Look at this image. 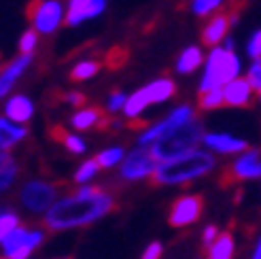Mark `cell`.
Wrapping results in <instances>:
<instances>
[{"instance_id":"6da1fadb","label":"cell","mask_w":261,"mask_h":259,"mask_svg":"<svg viewBox=\"0 0 261 259\" xmlns=\"http://www.w3.org/2000/svg\"><path fill=\"white\" fill-rule=\"evenodd\" d=\"M115 206V200L109 191L94 185H81L72 196L58 198L51 209L43 215L45 227L54 231H66L76 227H87L107 217Z\"/></svg>"},{"instance_id":"9c48e42d","label":"cell","mask_w":261,"mask_h":259,"mask_svg":"<svg viewBox=\"0 0 261 259\" xmlns=\"http://www.w3.org/2000/svg\"><path fill=\"white\" fill-rule=\"evenodd\" d=\"M191 119H195V111H193L189 105H180V107L172 109L164 119L155 121L153 125H149V127L142 130V132L138 134V145H147V147H149V145H153V142L158 140V138H162L166 132H170L172 127H176V125H180V123H187V121H191Z\"/></svg>"},{"instance_id":"f546056e","label":"cell","mask_w":261,"mask_h":259,"mask_svg":"<svg viewBox=\"0 0 261 259\" xmlns=\"http://www.w3.org/2000/svg\"><path fill=\"white\" fill-rule=\"evenodd\" d=\"M244 76H246V81L251 83V87L255 89V92H257V89H261V58L251 62V66L246 68Z\"/></svg>"},{"instance_id":"d4e9b609","label":"cell","mask_w":261,"mask_h":259,"mask_svg":"<svg viewBox=\"0 0 261 259\" xmlns=\"http://www.w3.org/2000/svg\"><path fill=\"white\" fill-rule=\"evenodd\" d=\"M123 155H125V151L121 147H109L96 155V162L100 168H115V166L121 164Z\"/></svg>"},{"instance_id":"8d00e7d4","label":"cell","mask_w":261,"mask_h":259,"mask_svg":"<svg viewBox=\"0 0 261 259\" xmlns=\"http://www.w3.org/2000/svg\"><path fill=\"white\" fill-rule=\"evenodd\" d=\"M66 102H68V105H72V107H81L83 102H85V98L79 92H68L66 94Z\"/></svg>"},{"instance_id":"60d3db41","label":"cell","mask_w":261,"mask_h":259,"mask_svg":"<svg viewBox=\"0 0 261 259\" xmlns=\"http://www.w3.org/2000/svg\"><path fill=\"white\" fill-rule=\"evenodd\" d=\"M25 259H30V257H25Z\"/></svg>"},{"instance_id":"603a6c76","label":"cell","mask_w":261,"mask_h":259,"mask_svg":"<svg viewBox=\"0 0 261 259\" xmlns=\"http://www.w3.org/2000/svg\"><path fill=\"white\" fill-rule=\"evenodd\" d=\"M102 121V113L94 107H87V109H81V111H76L72 117H70V125L74 130H91V127H96L98 123Z\"/></svg>"},{"instance_id":"2e32d148","label":"cell","mask_w":261,"mask_h":259,"mask_svg":"<svg viewBox=\"0 0 261 259\" xmlns=\"http://www.w3.org/2000/svg\"><path fill=\"white\" fill-rule=\"evenodd\" d=\"M30 64H32V54H21L19 58L13 60L9 66L3 68V72H0V100L11 94V89L15 87L19 76L28 70Z\"/></svg>"},{"instance_id":"74e56055","label":"cell","mask_w":261,"mask_h":259,"mask_svg":"<svg viewBox=\"0 0 261 259\" xmlns=\"http://www.w3.org/2000/svg\"><path fill=\"white\" fill-rule=\"evenodd\" d=\"M221 45H223L225 49H233V47H236V41H233V38L227 34V36L223 38V43H221Z\"/></svg>"},{"instance_id":"4fadbf2b","label":"cell","mask_w":261,"mask_h":259,"mask_svg":"<svg viewBox=\"0 0 261 259\" xmlns=\"http://www.w3.org/2000/svg\"><path fill=\"white\" fill-rule=\"evenodd\" d=\"M231 174L242 180L261 178V153L255 149H244L231 164Z\"/></svg>"},{"instance_id":"cb8c5ba5","label":"cell","mask_w":261,"mask_h":259,"mask_svg":"<svg viewBox=\"0 0 261 259\" xmlns=\"http://www.w3.org/2000/svg\"><path fill=\"white\" fill-rule=\"evenodd\" d=\"M19 223H21L19 221V215L13 211V209H9V206L0 209V242H3Z\"/></svg>"},{"instance_id":"1f68e13d","label":"cell","mask_w":261,"mask_h":259,"mask_svg":"<svg viewBox=\"0 0 261 259\" xmlns=\"http://www.w3.org/2000/svg\"><path fill=\"white\" fill-rule=\"evenodd\" d=\"M246 56H249L251 60L261 58V28H257L249 36V41H246Z\"/></svg>"},{"instance_id":"836d02e7","label":"cell","mask_w":261,"mask_h":259,"mask_svg":"<svg viewBox=\"0 0 261 259\" xmlns=\"http://www.w3.org/2000/svg\"><path fill=\"white\" fill-rule=\"evenodd\" d=\"M125 100H127V96H125L123 92H113V94L109 96V100H107L109 113H119V111H123Z\"/></svg>"},{"instance_id":"8fae6325","label":"cell","mask_w":261,"mask_h":259,"mask_svg":"<svg viewBox=\"0 0 261 259\" xmlns=\"http://www.w3.org/2000/svg\"><path fill=\"white\" fill-rule=\"evenodd\" d=\"M202 215V198L200 196H180L170 209V223L174 227L191 225Z\"/></svg>"},{"instance_id":"ffe728a7","label":"cell","mask_w":261,"mask_h":259,"mask_svg":"<svg viewBox=\"0 0 261 259\" xmlns=\"http://www.w3.org/2000/svg\"><path fill=\"white\" fill-rule=\"evenodd\" d=\"M17 174H19V166L15 158L11 155V151L0 149V196L15 185Z\"/></svg>"},{"instance_id":"83f0119b","label":"cell","mask_w":261,"mask_h":259,"mask_svg":"<svg viewBox=\"0 0 261 259\" xmlns=\"http://www.w3.org/2000/svg\"><path fill=\"white\" fill-rule=\"evenodd\" d=\"M223 3L225 0H191V11H193V15L206 17V15L217 13L221 7H223Z\"/></svg>"},{"instance_id":"7402d4cb","label":"cell","mask_w":261,"mask_h":259,"mask_svg":"<svg viewBox=\"0 0 261 259\" xmlns=\"http://www.w3.org/2000/svg\"><path fill=\"white\" fill-rule=\"evenodd\" d=\"M236 242L229 234H219L211 244H208V259H233Z\"/></svg>"},{"instance_id":"e0dca14e","label":"cell","mask_w":261,"mask_h":259,"mask_svg":"<svg viewBox=\"0 0 261 259\" xmlns=\"http://www.w3.org/2000/svg\"><path fill=\"white\" fill-rule=\"evenodd\" d=\"M229 15H225V13H213L211 19L206 21L204 30H202V41L204 45L208 47H215V45H221L223 43V38L227 36L229 32Z\"/></svg>"},{"instance_id":"b9f144b4","label":"cell","mask_w":261,"mask_h":259,"mask_svg":"<svg viewBox=\"0 0 261 259\" xmlns=\"http://www.w3.org/2000/svg\"><path fill=\"white\" fill-rule=\"evenodd\" d=\"M3 259H7V257H3Z\"/></svg>"},{"instance_id":"d6986e66","label":"cell","mask_w":261,"mask_h":259,"mask_svg":"<svg viewBox=\"0 0 261 259\" xmlns=\"http://www.w3.org/2000/svg\"><path fill=\"white\" fill-rule=\"evenodd\" d=\"M28 136V130H25V123H17L9 117H0V149L11 151L13 147H17L19 142Z\"/></svg>"},{"instance_id":"484cf974","label":"cell","mask_w":261,"mask_h":259,"mask_svg":"<svg viewBox=\"0 0 261 259\" xmlns=\"http://www.w3.org/2000/svg\"><path fill=\"white\" fill-rule=\"evenodd\" d=\"M223 89L221 87H213L206 89V92H200V107L204 111H215L219 107H223Z\"/></svg>"},{"instance_id":"5bb4252c","label":"cell","mask_w":261,"mask_h":259,"mask_svg":"<svg viewBox=\"0 0 261 259\" xmlns=\"http://www.w3.org/2000/svg\"><path fill=\"white\" fill-rule=\"evenodd\" d=\"M104 9H107V0H70L68 13H66V23L79 25L87 19L98 17Z\"/></svg>"},{"instance_id":"f35d334b","label":"cell","mask_w":261,"mask_h":259,"mask_svg":"<svg viewBox=\"0 0 261 259\" xmlns=\"http://www.w3.org/2000/svg\"><path fill=\"white\" fill-rule=\"evenodd\" d=\"M253 259H261V236H259V240H257V244H255V251H253Z\"/></svg>"},{"instance_id":"4dcf8cb0","label":"cell","mask_w":261,"mask_h":259,"mask_svg":"<svg viewBox=\"0 0 261 259\" xmlns=\"http://www.w3.org/2000/svg\"><path fill=\"white\" fill-rule=\"evenodd\" d=\"M64 145H66V149L74 155H83L87 151V142L81 138V136H76V134H66L64 136Z\"/></svg>"},{"instance_id":"ab89813d","label":"cell","mask_w":261,"mask_h":259,"mask_svg":"<svg viewBox=\"0 0 261 259\" xmlns=\"http://www.w3.org/2000/svg\"><path fill=\"white\" fill-rule=\"evenodd\" d=\"M257 94H259V100H261V89H257Z\"/></svg>"},{"instance_id":"8992f818","label":"cell","mask_w":261,"mask_h":259,"mask_svg":"<svg viewBox=\"0 0 261 259\" xmlns=\"http://www.w3.org/2000/svg\"><path fill=\"white\" fill-rule=\"evenodd\" d=\"M45 242V229L38 225H17L11 234L0 242L3 257L7 259H25Z\"/></svg>"},{"instance_id":"ba28073f","label":"cell","mask_w":261,"mask_h":259,"mask_svg":"<svg viewBox=\"0 0 261 259\" xmlns=\"http://www.w3.org/2000/svg\"><path fill=\"white\" fill-rule=\"evenodd\" d=\"M58 200V187L47 180H28L19 191V204L30 215H45Z\"/></svg>"},{"instance_id":"30bf717a","label":"cell","mask_w":261,"mask_h":259,"mask_svg":"<svg viewBox=\"0 0 261 259\" xmlns=\"http://www.w3.org/2000/svg\"><path fill=\"white\" fill-rule=\"evenodd\" d=\"M64 15V7L60 0H45V3H36L32 9V25L36 32L51 34L60 28Z\"/></svg>"},{"instance_id":"9a60e30c","label":"cell","mask_w":261,"mask_h":259,"mask_svg":"<svg viewBox=\"0 0 261 259\" xmlns=\"http://www.w3.org/2000/svg\"><path fill=\"white\" fill-rule=\"evenodd\" d=\"M221 89H223V102L227 107H236V109L246 107L253 100V94H255V89L251 87V83L246 81V76H242V74L227 81Z\"/></svg>"},{"instance_id":"44dd1931","label":"cell","mask_w":261,"mask_h":259,"mask_svg":"<svg viewBox=\"0 0 261 259\" xmlns=\"http://www.w3.org/2000/svg\"><path fill=\"white\" fill-rule=\"evenodd\" d=\"M200 66H204V51L198 45L182 49L180 56L176 58V72L178 74H191Z\"/></svg>"},{"instance_id":"277c9868","label":"cell","mask_w":261,"mask_h":259,"mask_svg":"<svg viewBox=\"0 0 261 259\" xmlns=\"http://www.w3.org/2000/svg\"><path fill=\"white\" fill-rule=\"evenodd\" d=\"M202 136H204L202 123L198 119H191L187 123L172 127L170 132H166L162 138H158L149 147L155 158H158V162H162V160H170V158H176V155H182L195 147H200Z\"/></svg>"},{"instance_id":"d6a6232c","label":"cell","mask_w":261,"mask_h":259,"mask_svg":"<svg viewBox=\"0 0 261 259\" xmlns=\"http://www.w3.org/2000/svg\"><path fill=\"white\" fill-rule=\"evenodd\" d=\"M38 45V36H36V30H28L23 32V36L19 38V51L21 54H32Z\"/></svg>"},{"instance_id":"ac0fdd59","label":"cell","mask_w":261,"mask_h":259,"mask_svg":"<svg viewBox=\"0 0 261 259\" xmlns=\"http://www.w3.org/2000/svg\"><path fill=\"white\" fill-rule=\"evenodd\" d=\"M34 115V102L23 96V94H15L5 102V117L17 121V123H28Z\"/></svg>"},{"instance_id":"4316f807","label":"cell","mask_w":261,"mask_h":259,"mask_svg":"<svg viewBox=\"0 0 261 259\" xmlns=\"http://www.w3.org/2000/svg\"><path fill=\"white\" fill-rule=\"evenodd\" d=\"M100 170V166L96 160H85L79 168H76V172H74V183H79V185H87L94 180V176L98 174Z\"/></svg>"},{"instance_id":"d590c367","label":"cell","mask_w":261,"mask_h":259,"mask_svg":"<svg viewBox=\"0 0 261 259\" xmlns=\"http://www.w3.org/2000/svg\"><path fill=\"white\" fill-rule=\"evenodd\" d=\"M217 236H219V229H217L215 225H206V227H204V231H202V240H204L206 247H208V244H211Z\"/></svg>"},{"instance_id":"5b68a950","label":"cell","mask_w":261,"mask_h":259,"mask_svg":"<svg viewBox=\"0 0 261 259\" xmlns=\"http://www.w3.org/2000/svg\"><path fill=\"white\" fill-rule=\"evenodd\" d=\"M174 92H176V85L172 79H168V76L155 79V81L147 83L145 87H140L134 94L127 96L125 105H123V115L129 119H136L147 111V107L162 105V102L170 100L174 96Z\"/></svg>"},{"instance_id":"7c38bea8","label":"cell","mask_w":261,"mask_h":259,"mask_svg":"<svg viewBox=\"0 0 261 259\" xmlns=\"http://www.w3.org/2000/svg\"><path fill=\"white\" fill-rule=\"evenodd\" d=\"M202 145L219 155H238L244 149H249L244 138H238L227 132H204L202 136Z\"/></svg>"},{"instance_id":"7a4b0ae2","label":"cell","mask_w":261,"mask_h":259,"mask_svg":"<svg viewBox=\"0 0 261 259\" xmlns=\"http://www.w3.org/2000/svg\"><path fill=\"white\" fill-rule=\"evenodd\" d=\"M217 160L213 151H208L206 147H195L182 155H176V158L158 162V168H155L151 178L158 185H185L213 172Z\"/></svg>"},{"instance_id":"52a82bcc","label":"cell","mask_w":261,"mask_h":259,"mask_svg":"<svg viewBox=\"0 0 261 259\" xmlns=\"http://www.w3.org/2000/svg\"><path fill=\"white\" fill-rule=\"evenodd\" d=\"M155 168H158V158L153 155L151 147L136 145L132 151L123 155L119 164V176L125 180H142L153 176Z\"/></svg>"},{"instance_id":"e575fe53","label":"cell","mask_w":261,"mask_h":259,"mask_svg":"<svg viewBox=\"0 0 261 259\" xmlns=\"http://www.w3.org/2000/svg\"><path fill=\"white\" fill-rule=\"evenodd\" d=\"M162 251H164L162 242H151L149 247L145 249V253H142V259H160L162 257Z\"/></svg>"},{"instance_id":"3957f363","label":"cell","mask_w":261,"mask_h":259,"mask_svg":"<svg viewBox=\"0 0 261 259\" xmlns=\"http://www.w3.org/2000/svg\"><path fill=\"white\" fill-rule=\"evenodd\" d=\"M242 74V60L233 49L215 45L211 54L204 58V72L200 79V92L213 87H223L227 81Z\"/></svg>"},{"instance_id":"f1b7e54d","label":"cell","mask_w":261,"mask_h":259,"mask_svg":"<svg viewBox=\"0 0 261 259\" xmlns=\"http://www.w3.org/2000/svg\"><path fill=\"white\" fill-rule=\"evenodd\" d=\"M98 68H100V64L98 62H94V60H83V62H79L76 66L72 68V79L74 81H87V79H91L96 72H98Z\"/></svg>"}]
</instances>
